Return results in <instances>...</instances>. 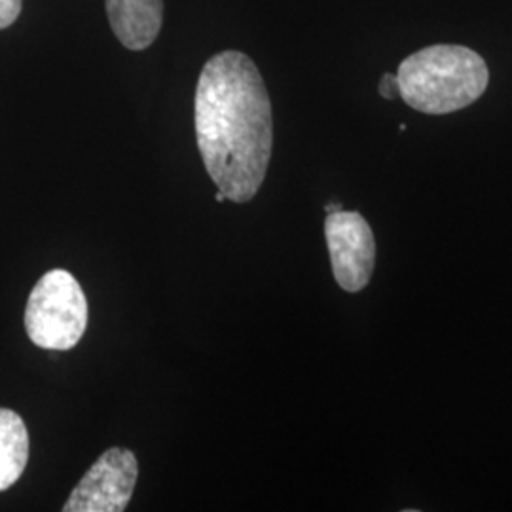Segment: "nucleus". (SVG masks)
<instances>
[{
    "label": "nucleus",
    "mask_w": 512,
    "mask_h": 512,
    "mask_svg": "<svg viewBox=\"0 0 512 512\" xmlns=\"http://www.w3.org/2000/svg\"><path fill=\"white\" fill-rule=\"evenodd\" d=\"M194 124L213 183L226 200L251 202L266 179L274 145L272 103L251 57L226 50L205 63Z\"/></svg>",
    "instance_id": "f257e3e1"
},
{
    "label": "nucleus",
    "mask_w": 512,
    "mask_h": 512,
    "mask_svg": "<svg viewBox=\"0 0 512 512\" xmlns=\"http://www.w3.org/2000/svg\"><path fill=\"white\" fill-rule=\"evenodd\" d=\"M399 93L423 114H450L473 105L486 92V61L465 46L437 44L408 55L399 65Z\"/></svg>",
    "instance_id": "f03ea898"
},
{
    "label": "nucleus",
    "mask_w": 512,
    "mask_h": 512,
    "mask_svg": "<svg viewBox=\"0 0 512 512\" xmlns=\"http://www.w3.org/2000/svg\"><path fill=\"white\" fill-rule=\"evenodd\" d=\"M88 327V300L65 270L44 275L27 300L25 330L31 342L50 351L73 349Z\"/></svg>",
    "instance_id": "7ed1b4c3"
},
{
    "label": "nucleus",
    "mask_w": 512,
    "mask_h": 512,
    "mask_svg": "<svg viewBox=\"0 0 512 512\" xmlns=\"http://www.w3.org/2000/svg\"><path fill=\"white\" fill-rule=\"evenodd\" d=\"M139 463L128 448H109L76 484L65 512H122L137 484Z\"/></svg>",
    "instance_id": "20e7f679"
},
{
    "label": "nucleus",
    "mask_w": 512,
    "mask_h": 512,
    "mask_svg": "<svg viewBox=\"0 0 512 512\" xmlns=\"http://www.w3.org/2000/svg\"><path fill=\"white\" fill-rule=\"evenodd\" d=\"M325 236L336 283L348 293L363 291L376 262V241L365 217L344 209L329 213Z\"/></svg>",
    "instance_id": "39448f33"
},
{
    "label": "nucleus",
    "mask_w": 512,
    "mask_h": 512,
    "mask_svg": "<svg viewBox=\"0 0 512 512\" xmlns=\"http://www.w3.org/2000/svg\"><path fill=\"white\" fill-rule=\"evenodd\" d=\"M105 6L114 35L128 50H147L160 35L162 0H105Z\"/></svg>",
    "instance_id": "423d86ee"
},
{
    "label": "nucleus",
    "mask_w": 512,
    "mask_h": 512,
    "mask_svg": "<svg viewBox=\"0 0 512 512\" xmlns=\"http://www.w3.org/2000/svg\"><path fill=\"white\" fill-rule=\"evenodd\" d=\"M29 459V433L14 410L0 408V492L12 488Z\"/></svg>",
    "instance_id": "0eeeda50"
},
{
    "label": "nucleus",
    "mask_w": 512,
    "mask_h": 512,
    "mask_svg": "<svg viewBox=\"0 0 512 512\" xmlns=\"http://www.w3.org/2000/svg\"><path fill=\"white\" fill-rule=\"evenodd\" d=\"M21 12V0H0V29L10 27Z\"/></svg>",
    "instance_id": "6e6552de"
},
{
    "label": "nucleus",
    "mask_w": 512,
    "mask_h": 512,
    "mask_svg": "<svg viewBox=\"0 0 512 512\" xmlns=\"http://www.w3.org/2000/svg\"><path fill=\"white\" fill-rule=\"evenodd\" d=\"M380 95L385 99H395L399 97V80L397 74H384L382 82H380Z\"/></svg>",
    "instance_id": "1a4fd4ad"
},
{
    "label": "nucleus",
    "mask_w": 512,
    "mask_h": 512,
    "mask_svg": "<svg viewBox=\"0 0 512 512\" xmlns=\"http://www.w3.org/2000/svg\"><path fill=\"white\" fill-rule=\"evenodd\" d=\"M325 211H327V213L342 211V205H340V203H329V205H325Z\"/></svg>",
    "instance_id": "9d476101"
},
{
    "label": "nucleus",
    "mask_w": 512,
    "mask_h": 512,
    "mask_svg": "<svg viewBox=\"0 0 512 512\" xmlns=\"http://www.w3.org/2000/svg\"><path fill=\"white\" fill-rule=\"evenodd\" d=\"M224 200H226V196L219 190V192H217V202L222 203Z\"/></svg>",
    "instance_id": "9b49d317"
}]
</instances>
